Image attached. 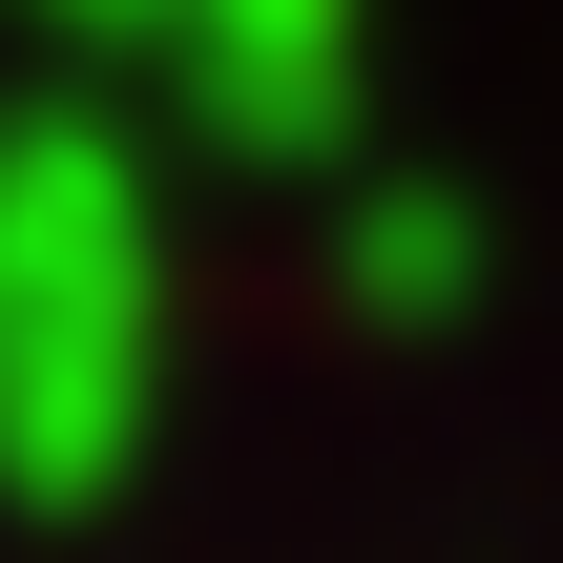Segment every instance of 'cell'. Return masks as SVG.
<instances>
[{"label":"cell","instance_id":"6da1fadb","mask_svg":"<svg viewBox=\"0 0 563 563\" xmlns=\"http://www.w3.org/2000/svg\"><path fill=\"white\" fill-rule=\"evenodd\" d=\"M146 146L84 84L0 104V481L21 501H104L146 460Z\"/></svg>","mask_w":563,"mask_h":563},{"label":"cell","instance_id":"7a4b0ae2","mask_svg":"<svg viewBox=\"0 0 563 563\" xmlns=\"http://www.w3.org/2000/svg\"><path fill=\"white\" fill-rule=\"evenodd\" d=\"M167 104L251 167H334L355 146V84H376V0H188L167 42Z\"/></svg>","mask_w":563,"mask_h":563},{"label":"cell","instance_id":"3957f363","mask_svg":"<svg viewBox=\"0 0 563 563\" xmlns=\"http://www.w3.org/2000/svg\"><path fill=\"white\" fill-rule=\"evenodd\" d=\"M334 292H355L376 334H439V313L481 292V188H439V167H376V188L334 209Z\"/></svg>","mask_w":563,"mask_h":563},{"label":"cell","instance_id":"277c9868","mask_svg":"<svg viewBox=\"0 0 563 563\" xmlns=\"http://www.w3.org/2000/svg\"><path fill=\"white\" fill-rule=\"evenodd\" d=\"M42 21H63V42H104V63H146V42H167L188 0H42Z\"/></svg>","mask_w":563,"mask_h":563}]
</instances>
